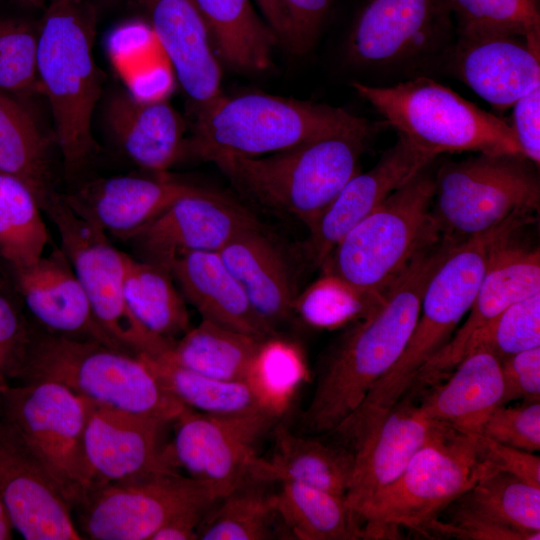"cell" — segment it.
Returning <instances> with one entry per match:
<instances>
[{
	"label": "cell",
	"instance_id": "cell-46",
	"mask_svg": "<svg viewBox=\"0 0 540 540\" xmlns=\"http://www.w3.org/2000/svg\"><path fill=\"white\" fill-rule=\"evenodd\" d=\"M504 384L503 405L517 399L536 402L540 399V346L501 360Z\"/></svg>",
	"mask_w": 540,
	"mask_h": 540
},
{
	"label": "cell",
	"instance_id": "cell-28",
	"mask_svg": "<svg viewBox=\"0 0 540 540\" xmlns=\"http://www.w3.org/2000/svg\"><path fill=\"white\" fill-rule=\"evenodd\" d=\"M169 272L202 319L260 339L277 335L257 313L218 252L185 253L171 263Z\"/></svg>",
	"mask_w": 540,
	"mask_h": 540
},
{
	"label": "cell",
	"instance_id": "cell-1",
	"mask_svg": "<svg viewBox=\"0 0 540 540\" xmlns=\"http://www.w3.org/2000/svg\"><path fill=\"white\" fill-rule=\"evenodd\" d=\"M456 245L441 239L418 255L333 346L301 416L304 434L332 432L396 363L417 322L429 279Z\"/></svg>",
	"mask_w": 540,
	"mask_h": 540
},
{
	"label": "cell",
	"instance_id": "cell-23",
	"mask_svg": "<svg viewBox=\"0 0 540 540\" xmlns=\"http://www.w3.org/2000/svg\"><path fill=\"white\" fill-rule=\"evenodd\" d=\"M441 424L427 417L416 396L407 393L364 434L353 449V474L345 496L358 516L400 476Z\"/></svg>",
	"mask_w": 540,
	"mask_h": 540
},
{
	"label": "cell",
	"instance_id": "cell-31",
	"mask_svg": "<svg viewBox=\"0 0 540 540\" xmlns=\"http://www.w3.org/2000/svg\"><path fill=\"white\" fill-rule=\"evenodd\" d=\"M353 468L354 453L346 446L296 434L277 423L274 451L269 458L255 459L250 478L268 484L301 483L346 496Z\"/></svg>",
	"mask_w": 540,
	"mask_h": 540
},
{
	"label": "cell",
	"instance_id": "cell-24",
	"mask_svg": "<svg viewBox=\"0 0 540 540\" xmlns=\"http://www.w3.org/2000/svg\"><path fill=\"white\" fill-rule=\"evenodd\" d=\"M8 270L24 307L39 327L120 349L97 322L86 292L60 247L28 266Z\"/></svg>",
	"mask_w": 540,
	"mask_h": 540
},
{
	"label": "cell",
	"instance_id": "cell-48",
	"mask_svg": "<svg viewBox=\"0 0 540 540\" xmlns=\"http://www.w3.org/2000/svg\"><path fill=\"white\" fill-rule=\"evenodd\" d=\"M514 131L523 155L537 167L540 164V85L519 98L512 106Z\"/></svg>",
	"mask_w": 540,
	"mask_h": 540
},
{
	"label": "cell",
	"instance_id": "cell-44",
	"mask_svg": "<svg viewBox=\"0 0 540 540\" xmlns=\"http://www.w3.org/2000/svg\"><path fill=\"white\" fill-rule=\"evenodd\" d=\"M23 307L8 268L0 262V398L15 377L33 331Z\"/></svg>",
	"mask_w": 540,
	"mask_h": 540
},
{
	"label": "cell",
	"instance_id": "cell-45",
	"mask_svg": "<svg viewBox=\"0 0 540 540\" xmlns=\"http://www.w3.org/2000/svg\"><path fill=\"white\" fill-rule=\"evenodd\" d=\"M480 435L528 452L540 449V401L517 407L501 405L484 423Z\"/></svg>",
	"mask_w": 540,
	"mask_h": 540
},
{
	"label": "cell",
	"instance_id": "cell-51",
	"mask_svg": "<svg viewBox=\"0 0 540 540\" xmlns=\"http://www.w3.org/2000/svg\"><path fill=\"white\" fill-rule=\"evenodd\" d=\"M263 19L288 50L291 45V23L284 0H255Z\"/></svg>",
	"mask_w": 540,
	"mask_h": 540
},
{
	"label": "cell",
	"instance_id": "cell-29",
	"mask_svg": "<svg viewBox=\"0 0 540 540\" xmlns=\"http://www.w3.org/2000/svg\"><path fill=\"white\" fill-rule=\"evenodd\" d=\"M253 307L277 333L294 314L297 297L287 261L262 227L247 229L218 251Z\"/></svg>",
	"mask_w": 540,
	"mask_h": 540
},
{
	"label": "cell",
	"instance_id": "cell-52",
	"mask_svg": "<svg viewBox=\"0 0 540 540\" xmlns=\"http://www.w3.org/2000/svg\"><path fill=\"white\" fill-rule=\"evenodd\" d=\"M13 529L10 516L0 496V540L11 539Z\"/></svg>",
	"mask_w": 540,
	"mask_h": 540
},
{
	"label": "cell",
	"instance_id": "cell-6",
	"mask_svg": "<svg viewBox=\"0 0 540 540\" xmlns=\"http://www.w3.org/2000/svg\"><path fill=\"white\" fill-rule=\"evenodd\" d=\"M418 172L349 230L322 265L324 275L372 306L441 234L432 214L434 173Z\"/></svg>",
	"mask_w": 540,
	"mask_h": 540
},
{
	"label": "cell",
	"instance_id": "cell-41",
	"mask_svg": "<svg viewBox=\"0 0 540 540\" xmlns=\"http://www.w3.org/2000/svg\"><path fill=\"white\" fill-rule=\"evenodd\" d=\"M540 346V292L519 300L465 344L461 361L470 353L487 351L500 361L513 354Z\"/></svg>",
	"mask_w": 540,
	"mask_h": 540
},
{
	"label": "cell",
	"instance_id": "cell-18",
	"mask_svg": "<svg viewBox=\"0 0 540 540\" xmlns=\"http://www.w3.org/2000/svg\"><path fill=\"white\" fill-rule=\"evenodd\" d=\"M431 522L428 533L464 540H538L540 488L495 471L480 479Z\"/></svg>",
	"mask_w": 540,
	"mask_h": 540
},
{
	"label": "cell",
	"instance_id": "cell-3",
	"mask_svg": "<svg viewBox=\"0 0 540 540\" xmlns=\"http://www.w3.org/2000/svg\"><path fill=\"white\" fill-rule=\"evenodd\" d=\"M192 115L184 157L212 163L276 153L334 134H375L384 123L324 103L257 92L221 94Z\"/></svg>",
	"mask_w": 540,
	"mask_h": 540
},
{
	"label": "cell",
	"instance_id": "cell-13",
	"mask_svg": "<svg viewBox=\"0 0 540 540\" xmlns=\"http://www.w3.org/2000/svg\"><path fill=\"white\" fill-rule=\"evenodd\" d=\"M87 413V399L52 381L10 384L0 398V415L20 432L72 507L90 491L83 450Z\"/></svg>",
	"mask_w": 540,
	"mask_h": 540
},
{
	"label": "cell",
	"instance_id": "cell-30",
	"mask_svg": "<svg viewBox=\"0 0 540 540\" xmlns=\"http://www.w3.org/2000/svg\"><path fill=\"white\" fill-rule=\"evenodd\" d=\"M448 377L418 401L421 410L457 431L480 435L489 416L503 405L501 361L487 351L472 352Z\"/></svg>",
	"mask_w": 540,
	"mask_h": 540
},
{
	"label": "cell",
	"instance_id": "cell-15",
	"mask_svg": "<svg viewBox=\"0 0 540 540\" xmlns=\"http://www.w3.org/2000/svg\"><path fill=\"white\" fill-rule=\"evenodd\" d=\"M276 413L224 417L187 408L163 448L167 464L205 485L217 500L250 478L258 441L278 422Z\"/></svg>",
	"mask_w": 540,
	"mask_h": 540
},
{
	"label": "cell",
	"instance_id": "cell-16",
	"mask_svg": "<svg viewBox=\"0 0 540 540\" xmlns=\"http://www.w3.org/2000/svg\"><path fill=\"white\" fill-rule=\"evenodd\" d=\"M262 227L255 215L236 201L197 187L157 217L120 237L135 258L169 271L179 256L196 251L218 252L241 232Z\"/></svg>",
	"mask_w": 540,
	"mask_h": 540
},
{
	"label": "cell",
	"instance_id": "cell-25",
	"mask_svg": "<svg viewBox=\"0 0 540 540\" xmlns=\"http://www.w3.org/2000/svg\"><path fill=\"white\" fill-rule=\"evenodd\" d=\"M197 187L158 173L82 182L63 196L79 216L120 238L142 227Z\"/></svg>",
	"mask_w": 540,
	"mask_h": 540
},
{
	"label": "cell",
	"instance_id": "cell-5",
	"mask_svg": "<svg viewBox=\"0 0 540 540\" xmlns=\"http://www.w3.org/2000/svg\"><path fill=\"white\" fill-rule=\"evenodd\" d=\"M13 380L56 382L94 403L164 424L187 409L138 355L36 326Z\"/></svg>",
	"mask_w": 540,
	"mask_h": 540
},
{
	"label": "cell",
	"instance_id": "cell-43",
	"mask_svg": "<svg viewBox=\"0 0 540 540\" xmlns=\"http://www.w3.org/2000/svg\"><path fill=\"white\" fill-rule=\"evenodd\" d=\"M370 308L339 281L324 275L297 295L294 314L297 313L309 326L335 328L359 316L364 317Z\"/></svg>",
	"mask_w": 540,
	"mask_h": 540
},
{
	"label": "cell",
	"instance_id": "cell-53",
	"mask_svg": "<svg viewBox=\"0 0 540 540\" xmlns=\"http://www.w3.org/2000/svg\"><path fill=\"white\" fill-rule=\"evenodd\" d=\"M50 2L51 1H57V0H49ZM68 1H73V2H84L85 0H68Z\"/></svg>",
	"mask_w": 540,
	"mask_h": 540
},
{
	"label": "cell",
	"instance_id": "cell-4",
	"mask_svg": "<svg viewBox=\"0 0 540 540\" xmlns=\"http://www.w3.org/2000/svg\"><path fill=\"white\" fill-rule=\"evenodd\" d=\"M84 3L51 1L38 29L37 75L67 179L81 175L98 152L92 116L103 76L93 54L95 13Z\"/></svg>",
	"mask_w": 540,
	"mask_h": 540
},
{
	"label": "cell",
	"instance_id": "cell-10",
	"mask_svg": "<svg viewBox=\"0 0 540 540\" xmlns=\"http://www.w3.org/2000/svg\"><path fill=\"white\" fill-rule=\"evenodd\" d=\"M455 38L448 0H365L344 54L359 70L406 80L441 69Z\"/></svg>",
	"mask_w": 540,
	"mask_h": 540
},
{
	"label": "cell",
	"instance_id": "cell-12",
	"mask_svg": "<svg viewBox=\"0 0 540 540\" xmlns=\"http://www.w3.org/2000/svg\"><path fill=\"white\" fill-rule=\"evenodd\" d=\"M43 212L55 225L60 248L105 333L120 349L134 355L161 353L170 340L146 330L126 303L124 280L129 255L117 249L104 230L74 212L63 193L51 198Z\"/></svg>",
	"mask_w": 540,
	"mask_h": 540
},
{
	"label": "cell",
	"instance_id": "cell-11",
	"mask_svg": "<svg viewBox=\"0 0 540 540\" xmlns=\"http://www.w3.org/2000/svg\"><path fill=\"white\" fill-rule=\"evenodd\" d=\"M536 167L525 156L510 154L478 153L443 163L434 173L432 201L441 237L460 243L513 214L538 212Z\"/></svg>",
	"mask_w": 540,
	"mask_h": 540
},
{
	"label": "cell",
	"instance_id": "cell-36",
	"mask_svg": "<svg viewBox=\"0 0 540 540\" xmlns=\"http://www.w3.org/2000/svg\"><path fill=\"white\" fill-rule=\"evenodd\" d=\"M272 497L279 520L295 539H363V524L345 496L301 483L282 482Z\"/></svg>",
	"mask_w": 540,
	"mask_h": 540
},
{
	"label": "cell",
	"instance_id": "cell-42",
	"mask_svg": "<svg viewBox=\"0 0 540 540\" xmlns=\"http://www.w3.org/2000/svg\"><path fill=\"white\" fill-rule=\"evenodd\" d=\"M38 30L0 19V91L22 100L42 94L37 75Z\"/></svg>",
	"mask_w": 540,
	"mask_h": 540
},
{
	"label": "cell",
	"instance_id": "cell-33",
	"mask_svg": "<svg viewBox=\"0 0 540 540\" xmlns=\"http://www.w3.org/2000/svg\"><path fill=\"white\" fill-rule=\"evenodd\" d=\"M0 171L22 181L42 210L59 193L51 140L22 101L0 91Z\"/></svg>",
	"mask_w": 540,
	"mask_h": 540
},
{
	"label": "cell",
	"instance_id": "cell-35",
	"mask_svg": "<svg viewBox=\"0 0 540 540\" xmlns=\"http://www.w3.org/2000/svg\"><path fill=\"white\" fill-rule=\"evenodd\" d=\"M161 384L189 409L215 416L280 414L250 381L205 376L159 356L139 354Z\"/></svg>",
	"mask_w": 540,
	"mask_h": 540
},
{
	"label": "cell",
	"instance_id": "cell-49",
	"mask_svg": "<svg viewBox=\"0 0 540 540\" xmlns=\"http://www.w3.org/2000/svg\"><path fill=\"white\" fill-rule=\"evenodd\" d=\"M488 462L496 471L509 473L540 488V458L532 452L493 441L481 435Z\"/></svg>",
	"mask_w": 540,
	"mask_h": 540
},
{
	"label": "cell",
	"instance_id": "cell-54",
	"mask_svg": "<svg viewBox=\"0 0 540 540\" xmlns=\"http://www.w3.org/2000/svg\"><path fill=\"white\" fill-rule=\"evenodd\" d=\"M25 1L37 2V1H40V0H25Z\"/></svg>",
	"mask_w": 540,
	"mask_h": 540
},
{
	"label": "cell",
	"instance_id": "cell-7",
	"mask_svg": "<svg viewBox=\"0 0 540 540\" xmlns=\"http://www.w3.org/2000/svg\"><path fill=\"white\" fill-rule=\"evenodd\" d=\"M351 87L398 135L434 157L460 152L523 155L510 123L429 76L391 85L353 81Z\"/></svg>",
	"mask_w": 540,
	"mask_h": 540
},
{
	"label": "cell",
	"instance_id": "cell-34",
	"mask_svg": "<svg viewBox=\"0 0 540 540\" xmlns=\"http://www.w3.org/2000/svg\"><path fill=\"white\" fill-rule=\"evenodd\" d=\"M212 44L232 68L245 73L266 71L279 39L250 0H194Z\"/></svg>",
	"mask_w": 540,
	"mask_h": 540
},
{
	"label": "cell",
	"instance_id": "cell-38",
	"mask_svg": "<svg viewBox=\"0 0 540 540\" xmlns=\"http://www.w3.org/2000/svg\"><path fill=\"white\" fill-rule=\"evenodd\" d=\"M42 208L19 179L0 171V262L8 269L36 262L50 237Z\"/></svg>",
	"mask_w": 540,
	"mask_h": 540
},
{
	"label": "cell",
	"instance_id": "cell-32",
	"mask_svg": "<svg viewBox=\"0 0 540 540\" xmlns=\"http://www.w3.org/2000/svg\"><path fill=\"white\" fill-rule=\"evenodd\" d=\"M266 340L202 319L154 356L208 377L250 381Z\"/></svg>",
	"mask_w": 540,
	"mask_h": 540
},
{
	"label": "cell",
	"instance_id": "cell-40",
	"mask_svg": "<svg viewBox=\"0 0 540 540\" xmlns=\"http://www.w3.org/2000/svg\"><path fill=\"white\" fill-rule=\"evenodd\" d=\"M539 0H448L455 33L519 35L540 50Z\"/></svg>",
	"mask_w": 540,
	"mask_h": 540
},
{
	"label": "cell",
	"instance_id": "cell-9",
	"mask_svg": "<svg viewBox=\"0 0 540 540\" xmlns=\"http://www.w3.org/2000/svg\"><path fill=\"white\" fill-rule=\"evenodd\" d=\"M495 471L481 435L441 424L400 476L361 510L363 539L395 538L400 527L426 534L441 512Z\"/></svg>",
	"mask_w": 540,
	"mask_h": 540
},
{
	"label": "cell",
	"instance_id": "cell-26",
	"mask_svg": "<svg viewBox=\"0 0 540 540\" xmlns=\"http://www.w3.org/2000/svg\"><path fill=\"white\" fill-rule=\"evenodd\" d=\"M143 2L193 113L222 94L221 70L204 18L194 0Z\"/></svg>",
	"mask_w": 540,
	"mask_h": 540
},
{
	"label": "cell",
	"instance_id": "cell-2",
	"mask_svg": "<svg viewBox=\"0 0 540 540\" xmlns=\"http://www.w3.org/2000/svg\"><path fill=\"white\" fill-rule=\"evenodd\" d=\"M533 221L525 213L458 243L435 270L424 290L410 338L389 371L334 433L355 445L411 388L418 372L451 339L468 313L496 248Z\"/></svg>",
	"mask_w": 540,
	"mask_h": 540
},
{
	"label": "cell",
	"instance_id": "cell-22",
	"mask_svg": "<svg viewBox=\"0 0 540 540\" xmlns=\"http://www.w3.org/2000/svg\"><path fill=\"white\" fill-rule=\"evenodd\" d=\"M164 425L88 400L83 450L90 491L105 484L173 469L164 458V447L160 446Z\"/></svg>",
	"mask_w": 540,
	"mask_h": 540
},
{
	"label": "cell",
	"instance_id": "cell-47",
	"mask_svg": "<svg viewBox=\"0 0 540 540\" xmlns=\"http://www.w3.org/2000/svg\"><path fill=\"white\" fill-rule=\"evenodd\" d=\"M335 2L284 0L291 23V52L302 55L314 46Z\"/></svg>",
	"mask_w": 540,
	"mask_h": 540
},
{
	"label": "cell",
	"instance_id": "cell-8",
	"mask_svg": "<svg viewBox=\"0 0 540 540\" xmlns=\"http://www.w3.org/2000/svg\"><path fill=\"white\" fill-rule=\"evenodd\" d=\"M374 135L334 134L269 156L229 157L214 164L253 199L296 217L309 229L359 173Z\"/></svg>",
	"mask_w": 540,
	"mask_h": 540
},
{
	"label": "cell",
	"instance_id": "cell-37",
	"mask_svg": "<svg viewBox=\"0 0 540 540\" xmlns=\"http://www.w3.org/2000/svg\"><path fill=\"white\" fill-rule=\"evenodd\" d=\"M124 294L130 312L150 333L173 341L188 331L186 300L166 269L129 255Z\"/></svg>",
	"mask_w": 540,
	"mask_h": 540
},
{
	"label": "cell",
	"instance_id": "cell-14",
	"mask_svg": "<svg viewBox=\"0 0 540 540\" xmlns=\"http://www.w3.org/2000/svg\"><path fill=\"white\" fill-rule=\"evenodd\" d=\"M217 499L199 481L164 469L94 488L80 508V529L95 540H150L176 516Z\"/></svg>",
	"mask_w": 540,
	"mask_h": 540
},
{
	"label": "cell",
	"instance_id": "cell-27",
	"mask_svg": "<svg viewBox=\"0 0 540 540\" xmlns=\"http://www.w3.org/2000/svg\"><path fill=\"white\" fill-rule=\"evenodd\" d=\"M104 121L121 151L141 168L165 173L184 157V120L165 101L118 89L105 103Z\"/></svg>",
	"mask_w": 540,
	"mask_h": 540
},
{
	"label": "cell",
	"instance_id": "cell-21",
	"mask_svg": "<svg viewBox=\"0 0 540 540\" xmlns=\"http://www.w3.org/2000/svg\"><path fill=\"white\" fill-rule=\"evenodd\" d=\"M435 158L398 135L396 143L370 170L357 173L345 184L308 229L304 248L311 263L322 267L349 230Z\"/></svg>",
	"mask_w": 540,
	"mask_h": 540
},
{
	"label": "cell",
	"instance_id": "cell-50",
	"mask_svg": "<svg viewBox=\"0 0 540 540\" xmlns=\"http://www.w3.org/2000/svg\"><path fill=\"white\" fill-rule=\"evenodd\" d=\"M209 508H198L182 513L159 530L150 540H196L199 525Z\"/></svg>",
	"mask_w": 540,
	"mask_h": 540
},
{
	"label": "cell",
	"instance_id": "cell-20",
	"mask_svg": "<svg viewBox=\"0 0 540 540\" xmlns=\"http://www.w3.org/2000/svg\"><path fill=\"white\" fill-rule=\"evenodd\" d=\"M441 69L504 111L540 85V50L516 34H456Z\"/></svg>",
	"mask_w": 540,
	"mask_h": 540
},
{
	"label": "cell",
	"instance_id": "cell-19",
	"mask_svg": "<svg viewBox=\"0 0 540 540\" xmlns=\"http://www.w3.org/2000/svg\"><path fill=\"white\" fill-rule=\"evenodd\" d=\"M508 236L494 251L468 316L448 343L418 372L409 391H422L448 376L468 340L511 304L540 292V253Z\"/></svg>",
	"mask_w": 540,
	"mask_h": 540
},
{
	"label": "cell",
	"instance_id": "cell-17",
	"mask_svg": "<svg viewBox=\"0 0 540 540\" xmlns=\"http://www.w3.org/2000/svg\"><path fill=\"white\" fill-rule=\"evenodd\" d=\"M0 496L27 540H79L72 506L20 432L0 415Z\"/></svg>",
	"mask_w": 540,
	"mask_h": 540
},
{
	"label": "cell",
	"instance_id": "cell-39",
	"mask_svg": "<svg viewBox=\"0 0 540 540\" xmlns=\"http://www.w3.org/2000/svg\"><path fill=\"white\" fill-rule=\"evenodd\" d=\"M268 483L249 479L217 500L204 515L199 528L201 540H265L274 538L273 493Z\"/></svg>",
	"mask_w": 540,
	"mask_h": 540
}]
</instances>
